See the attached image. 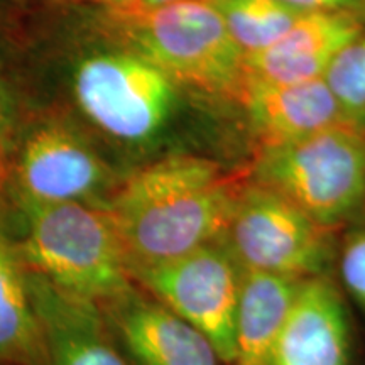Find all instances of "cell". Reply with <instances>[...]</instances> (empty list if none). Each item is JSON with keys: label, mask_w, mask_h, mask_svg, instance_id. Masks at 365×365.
Segmentation results:
<instances>
[{"label": "cell", "mask_w": 365, "mask_h": 365, "mask_svg": "<svg viewBox=\"0 0 365 365\" xmlns=\"http://www.w3.org/2000/svg\"><path fill=\"white\" fill-rule=\"evenodd\" d=\"M240 190L217 163L191 154L135 171L107 207L129 271L222 240Z\"/></svg>", "instance_id": "6da1fadb"}, {"label": "cell", "mask_w": 365, "mask_h": 365, "mask_svg": "<svg viewBox=\"0 0 365 365\" xmlns=\"http://www.w3.org/2000/svg\"><path fill=\"white\" fill-rule=\"evenodd\" d=\"M129 51L158 66L176 86L240 100L245 54L210 0H175L143 11L108 14Z\"/></svg>", "instance_id": "7a4b0ae2"}, {"label": "cell", "mask_w": 365, "mask_h": 365, "mask_svg": "<svg viewBox=\"0 0 365 365\" xmlns=\"http://www.w3.org/2000/svg\"><path fill=\"white\" fill-rule=\"evenodd\" d=\"M26 212L27 259L54 289L88 304L130 293L129 264L107 208L68 202L26 205Z\"/></svg>", "instance_id": "3957f363"}, {"label": "cell", "mask_w": 365, "mask_h": 365, "mask_svg": "<svg viewBox=\"0 0 365 365\" xmlns=\"http://www.w3.org/2000/svg\"><path fill=\"white\" fill-rule=\"evenodd\" d=\"M255 178L319 225H336L365 200V127L345 120L303 139L262 148Z\"/></svg>", "instance_id": "277c9868"}, {"label": "cell", "mask_w": 365, "mask_h": 365, "mask_svg": "<svg viewBox=\"0 0 365 365\" xmlns=\"http://www.w3.org/2000/svg\"><path fill=\"white\" fill-rule=\"evenodd\" d=\"M81 112L105 134L129 144L148 143L168 124L176 85L134 51H107L81 59L73 75Z\"/></svg>", "instance_id": "5b68a950"}, {"label": "cell", "mask_w": 365, "mask_h": 365, "mask_svg": "<svg viewBox=\"0 0 365 365\" xmlns=\"http://www.w3.org/2000/svg\"><path fill=\"white\" fill-rule=\"evenodd\" d=\"M328 228L266 186L242 188L223 242L244 272L304 281L322 276Z\"/></svg>", "instance_id": "8992f818"}, {"label": "cell", "mask_w": 365, "mask_h": 365, "mask_svg": "<svg viewBox=\"0 0 365 365\" xmlns=\"http://www.w3.org/2000/svg\"><path fill=\"white\" fill-rule=\"evenodd\" d=\"M130 271L159 303L198 328L230 365L244 271L223 239L173 261Z\"/></svg>", "instance_id": "52a82bcc"}, {"label": "cell", "mask_w": 365, "mask_h": 365, "mask_svg": "<svg viewBox=\"0 0 365 365\" xmlns=\"http://www.w3.org/2000/svg\"><path fill=\"white\" fill-rule=\"evenodd\" d=\"M105 181L102 159L65 125H41L22 145L17 185L26 205L83 202Z\"/></svg>", "instance_id": "ba28073f"}, {"label": "cell", "mask_w": 365, "mask_h": 365, "mask_svg": "<svg viewBox=\"0 0 365 365\" xmlns=\"http://www.w3.org/2000/svg\"><path fill=\"white\" fill-rule=\"evenodd\" d=\"M362 34L352 12H307L279 41L245 56L247 81L299 83L323 78L331 59Z\"/></svg>", "instance_id": "9c48e42d"}, {"label": "cell", "mask_w": 365, "mask_h": 365, "mask_svg": "<svg viewBox=\"0 0 365 365\" xmlns=\"http://www.w3.org/2000/svg\"><path fill=\"white\" fill-rule=\"evenodd\" d=\"M349 322L335 286L299 281L282 322L272 365H349Z\"/></svg>", "instance_id": "30bf717a"}, {"label": "cell", "mask_w": 365, "mask_h": 365, "mask_svg": "<svg viewBox=\"0 0 365 365\" xmlns=\"http://www.w3.org/2000/svg\"><path fill=\"white\" fill-rule=\"evenodd\" d=\"M240 102L261 149L303 139L349 120L323 78L299 83L245 81Z\"/></svg>", "instance_id": "8fae6325"}, {"label": "cell", "mask_w": 365, "mask_h": 365, "mask_svg": "<svg viewBox=\"0 0 365 365\" xmlns=\"http://www.w3.org/2000/svg\"><path fill=\"white\" fill-rule=\"evenodd\" d=\"M127 349L143 365H225L198 328L159 301L125 294L113 303Z\"/></svg>", "instance_id": "7c38bea8"}, {"label": "cell", "mask_w": 365, "mask_h": 365, "mask_svg": "<svg viewBox=\"0 0 365 365\" xmlns=\"http://www.w3.org/2000/svg\"><path fill=\"white\" fill-rule=\"evenodd\" d=\"M299 281L244 272L230 365H272L282 322Z\"/></svg>", "instance_id": "4fadbf2b"}, {"label": "cell", "mask_w": 365, "mask_h": 365, "mask_svg": "<svg viewBox=\"0 0 365 365\" xmlns=\"http://www.w3.org/2000/svg\"><path fill=\"white\" fill-rule=\"evenodd\" d=\"M39 322L48 335L54 365H127L117 350L103 339L88 312L90 304L73 299L58 289L34 293Z\"/></svg>", "instance_id": "5bb4252c"}, {"label": "cell", "mask_w": 365, "mask_h": 365, "mask_svg": "<svg viewBox=\"0 0 365 365\" xmlns=\"http://www.w3.org/2000/svg\"><path fill=\"white\" fill-rule=\"evenodd\" d=\"M39 314L11 245L0 230V359H26L39 339Z\"/></svg>", "instance_id": "9a60e30c"}, {"label": "cell", "mask_w": 365, "mask_h": 365, "mask_svg": "<svg viewBox=\"0 0 365 365\" xmlns=\"http://www.w3.org/2000/svg\"><path fill=\"white\" fill-rule=\"evenodd\" d=\"M245 56L279 41L307 12L281 0H210Z\"/></svg>", "instance_id": "2e32d148"}, {"label": "cell", "mask_w": 365, "mask_h": 365, "mask_svg": "<svg viewBox=\"0 0 365 365\" xmlns=\"http://www.w3.org/2000/svg\"><path fill=\"white\" fill-rule=\"evenodd\" d=\"M323 80L349 120H365V36L346 44L331 59Z\"/></svg>", "instance_id": "e0dca14e"}, {"label": "cell", "mask_w": 365, "mask_h": 365, "mask_svg": "<svg viewBox=\"0 0 365 365\" xmlns=\"http://www.w3.org/2000/svg\"><path fill=\"white\" fill-rule=\"evenodd\" d=\"M340 274L349 293L365 309V232L349 237L341 249Z\"/></svg>", "instance_id": "ac0fdd59"}, {"label": "cell", "mask_w": 365, "mask_h": 365, "mask_svg": "<svg viewBox=\"0 0 365 365\" xmlns=\"http://www.w3.org/2000/svg\"><path fill=\"white\" fill-rule=\"evenodd\" d=\"M303 12H352L360 0H281Z\"/></svg>", "instance_id": "d6986e66"}, {"label": "cell", "mask_w": 365, "mask_h": 365, "mask_svg": "<svg viewBox=\"0 0 365 365\" xmlns=\"http://www.w3.org/2000/svg\"><path fill=\"white\" fill-rule=\"evenodd\" d=\"M9 125H11V112H9V102L6 91L0 86V164H2L4 150H6V140L9 135Z\"/></svg>", "instance_id": "ffe728a7"}, {"label": "cell", "mask_w": 365, "mask_h": 365, "mask_svg": "<svg viewBox=\"0 0 365 365\" xmlns=\"http://www.w3.org/2000/svg\"><path fill=\"white\" fill-rule=\"evenodd\" d=\"M91 4L107 9L108 14H124L135 11L139 6V0H88Z\"/></svg>", "instance_id": "44dd1931"}, {"label": "cell", "mask_w": 365, "mask_h": 365, "mask_svg": "<svg viewBox=\"0 0 365 365\" xmlns=\"http://www.w3.org/2000/svg\"><path fill=\"white\" fill-rule=\"evenodd\" d=\"M175 2V0H139V6L135 7V11H143V9H153L158 6H163V4ZM134 12V11H132Z\"/></svg>", "instance_id": "7402d4cb"}]
</instances>
